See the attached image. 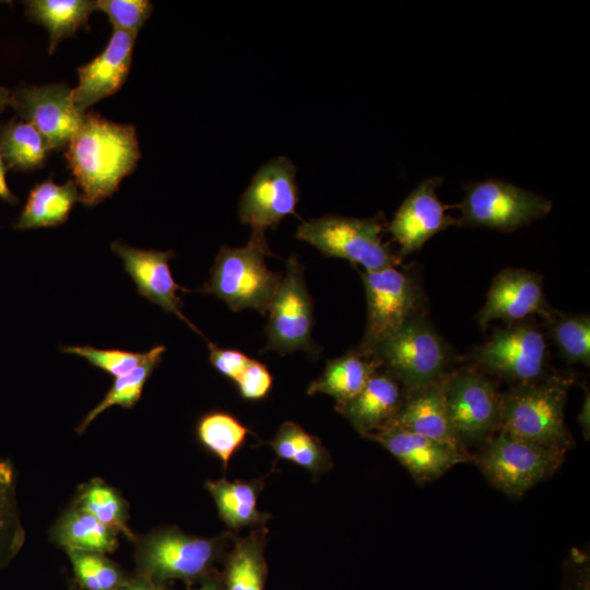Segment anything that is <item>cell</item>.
<instances>
[{
  "label": "cell",
  "mask_w": 590,
  "mask_h": 590,
  "mask_svg": "<svg viewBox=\"0 0 590 590\" xmlns=\"http://www.w3.org/2000/svg\"><path fill=\"white\" fill-rule=\"evenodd\" d=\"M64 157L80 190V201L95 206L110 197L141 157L135 128L86 111Z\"/></svg>",
  "instance_id": "cell-1"
},
{
  "label": "cell",
  "mask_w": 590,
  "mask_h": 590,
  "mask_svg": "<svg viewBox=\"0 0 590 590\" xmlns=\"http://www.w3.org/2000/svg\"><path fill=\"white\" fill-rule=\"evenodd\" d=\"M233 538L232 533L201 538L176 527L135 535L132 542L137 574L163 582L201 581L214 571V564L223 557Z\"/></svg>",
  "instance_id": "cell-2"
},
{
  "label": "cell",
  "mask_w": 590,
  "mask_h": 590,
  "mask_svg": "<svg viewBox=\"0 0 590 590\" xmlns=\"http://www.w3.org/2000/svg\"><path fill=\"white\" fill-rule=\"evenodd\" d=\"M571 380L553 376L524 382L500 394V428L511 436L545 447L567 450L573 445L564 422Z\"/></svg>",
  "instance_id": "cell-3"
},
{
  "label": "cell",
  "mask_w": 590,
  "mask_h": 590,
  "mask_svg": "<svg viewBox=\"0 0 590 590\" xmlns=\"http://www.w3.org/2000/svg\"><path fill=\"white\" fill-rule=\"evenodd\" d=\"M269 255L267 241L251 238L245 247L223 246L200 292L216 296L234 311L267 314L282 278L267 267L264 258Z\"/></svg>",
  "instance_id": "cell-4"
},
{
  "label": "cell",
  "mask_w": 590,
  "mask_h": 590,
  "mask_svg": "<svg viewBox=\"0 0 590 590\" xmlns=\"http://www.w3.org/2000/svg\"><path fill=\"white\" fill-rule=\"evenodd\" d=\"M371 356L411 392L440 380L450 357L441 337L418 312L380 341Z\"/></svg>",
  "instance_id": "cell-5"
},
{
  "label": "cell",
  "mask_w": 590,
  "mask_h": 590,
  "mask_svg": "<svg viewBox=\"0 0 590 590\" xmlns=\"http://www.w3.org/2000/svg\"><path fill=\"white\" fill-rule=\"evenodd\" d=\"M565 452L500 430L488 440L476 463L494 487L506 495L520 497L552 475L562 464Z\"/></svg>",
  "instance_id": "cell-6"
},
{
  "label": "cell",
  "mask_w": 590,
  "mask_h": 590,
  "mask_svg": "<svg viewBox=\"0 0 590 590\" xmlns=\"http://www.w3.org/2000/svg\"><path fill=\"white\" fill-rule=\"evenodd\" d=\"M381 231V222L377 217L324 215L303 222L296 231V238L324 256L347 260L364 271H376L397 263L382 243Z\"/></svg>",
  "instance_id": "cell-7"
},
{
  "label": "cell",
  "mask_w": 590,
  "mask_h": 590,
  "mask_svg": "<svg viewBox=\"0 0 590 590\" xmlns=\"http://www.w3.org/2000/svg\"><path fill=\"white\" fill-rule=\"evenodd\" d=\"M459 209L462 225L511 232L545 216L552 202L510 182L487 179L465 187Z\"/></svg>",
  "instance_id": "cell-8"
},
{
  "label": "cell",
  "mask_w": 590,
  "mask_h": 590,
  "mask_svg": "<svg viewBox=\"0 0 590 590\" xmlns=\"http://www.w3.org/2000/svg\"><path fill=\"white\" fill-rule=\"evenodd\" d=\"M264 351L282 355L296 351L315 354L314 306L304 269L296 257L287 259L285 273L268 308Z\"/></svg>",
  "instance_id": "cell-9"
},
{
  "label": "cell",
  "mask_w": 590,
  "mask_h": 590,
  "mask_svg": "<svg viewBox=\"0 0 590 590\" xmlns=\"http://www.w3.org/2000/svg\"><path fill=\"white\" fill-rule=\"evenodd\" d=\"M299 190L296 167L286 156L263 164L251 178L238 204V216L250 226L251 239L267 241L266 232L296 213Z\"/></svg>",
  "instance_id": "cell-10"
},
{
  "label": "cell",
  "mask_w": 590,
  "mask_h": 590,
  "mask_svg": "<svg viewBox=\"0 0 590 590\" xmlns=\"http://www.w3.org/2000/svg\"><path fill=\"white\" fill-rule=\"evenodd\" d=\"M359 274L366 293L367 321L358 349L371 356L380 341L417 312V291L410 275L396 266Z\"/></svg>",
  "instance_id": "cell-11"
},
{
  "label": "cell",
  "mask_w": 590,
  "mask_h": 590,
  "mask_svg": "<svg viewBox=\"0 0 590 590\" xmlns=\"http://www.w3.org/2000/svg\"><path fill=\"white\" fill-rule=\"evenodd\" d=\"M444 393L451 428L459 442H477L500 427V394L474 370L444 378Z\"/></svg>",
  "instance_id": "cell-12"
},
{
  "label": "cell",
  "mask_w": 590,
  "mask_h": 590,
  "mask_svg": "<svg viewBox=\"0 0 590 590\" xmlns=\"http://www.w3.org/2000/svg\"><path fill=\"white\" fill-rule=\"evenodd\" d=\"M477 363L502 377L520 384L538 381L547 362L543 332L531 321H520L494 331L475 354Z\"/></svg>",
  "instance_id": "cell-13"
},
{
  "label": "cell",
  "mask_w": 590,
  "mask_h": 590,
  "mask_svg": "<svg viewBox=\"0 0 590 590\" xmlns=\"http://www.w3.org/2000/svg\"><path fill=\"white\" fill-rule=\"evenodd\" d=\"M10 106L40 133L50 151L67 148L86 113L78 110L71 88L62 83L22 84L11 92Z\"/></svg>",
  "instance_id": "cell-14"
},
{
  "label": "cell",
  "mask_w": 590,
  "mask_h": 590,
  "mask_svg": "<svg viewBox=\"0 0 590 590\" xmlns=\"http://www.w3.org/2000/svg\"><path fill=\"white\" fill-rule=\"evenodd\" d=\"M110 248L121 258L123 269L133 281L140 296L157 305L165 312L174 314L201 334L181 311L182 302L178 291L187 292V290L173 278L169 261L174 257V251L140 249L118 240L113 241Z\"/></svg>",
  "instance_id": "cell-15"
},
{
  "label": "cell",
  "mask_w": 590,
  "mask_h": 590,
  "mask_svg": "<svg viewBox=\"0 0 590 590\" xmlns=\"http://www.w3.org/2000/svg\"><path fill=\"white\" fill-rule=\"evenodd\" d=\"M543 278L523 269H504L493 280L486 302L477 315L482 330L499 319L514 324L534 314L548 316Z\"/></svg>",
  "instance_id": "cell-16"
},
{
  "label": "cell",
  "mask_w": 590,
  "mask_h": 590,
  "mask_svg": "<svg viewBox=\"0 0 590 590\" xmlns=\"http://www.w3.org/2000/svg\"><path fill=\"white\" fill-rule=\"evenodd\" d=\"M367 437L386 448L420 483L437 479L468 459L461 448L394 425H387Z\"/></svg>",
  "instance_id": "cell-17"
},
{
  "label": "cell",
  "mask_w": 590,
  "mask_h": 590,
  "mask_svg": "<svg viewBox=\"0 0 590 590\" xmlns=\"http://www.w3.org/2000/svg\"><path fill=\"white\" fill-rule=\"evenodd\" d=\"M441 182V177L423 180L396 212L389 232L402 255L420 250L429 238L456 223L436 194Z\"/></svg>",
  "instance_id": "cell-18"
},
{
  "label": "cell",
  "mask_w": 590,
  "mask_h": 590,
  "mask_svg": "<svg viewBox=\"0 0 590 590\" xmlns=\"http://www.w3.org/2000/svg\"><path fill=\"white\" fill-rule=\"evenodd\" d=\"M135 38L137 34L114 30L102 54L78 68L79 84L71 90L78 110L85 113L121 88L131 68Z\"/></svg>",
  "instance_id": "cell-19"
},
{
  "label": "cell",
  "mask_w": 590,
  "mask_h": 590,
  "mask_svg": "<svg viewBox=\"0 0 590 590\" xmlns=\"http://www.w3.org/2000/svg\"><path fill=\"white\" fill-rule=\"evenodd\" d=\"M403 403L400 382L389 373L376 370L363 390L337 410L363 436L388 425Z\"/></svg>",
  "instance_id": "cell-20"
},
{
  "label": "cell",
  "mask_w": 590,
  "mask_h": 590,
  "mask_svg": "<svg viewBox=\"0 0 590 590\" xmlns=\"http://www.w3.org/2000/svg\"><path fill=\"white\" fill-rule=\"evenodd\" d=\"M388 425L463 449L450 425L442 378L411 392Z\"/></svg>",
  "instance_id": "cell-21"
},
{
  "label": "cell",
  "mask_w": 590,
  "mask_h": 590,
  "mask_svg": "<svg viewBox=\"0 0 590 590\" xmlns=\"http://www.w3.org/2000/svg\"><path fill=\"white\" fill-rule=\"evenodd\" d=\"M80 190L73 179L58 185L51 178L36 184L28 192L20 216L13 223L19 231L55 227L68 221Z\"/></svg>",
  "instance_id": "cell-22"
},
{
  "label": "cell",
  "mask_w": 590,
  "mask_h": 590,
  "mask_svg": "<svg viewBox=\"0 0 590 590\" xmlns=\"http://www.w3.org/2000/svg\"><path fill=\"white\" fill-rule=\"evenodd\" d=\"M263 487L261 479L252 481H206L205 488L212 496L222 521L232 530L264 526L270 516L261 512L258 497Z\"/></svg>",
  "instance_id": "cell-23"
},
{
  "label": "cell",
  "mask_w": 590,
  "mask_h": 590,
  "mask_svg": "<svg viewBox=\"0 0 590 590\" xmlns=\"http://www.w3.org/2000/svg\"><path fill=\"white\" fill-rule=\"evenodd\" d=\"M266 526L253 528L246 536L235 538L226 554L223 590H264L268 567L264 557Z\"/></svg>",
  "instance_id": "cell-24"
},
{
  "label": "cell",
  "mask_w": 590,
  "mask_h": 590,
  "mask_svg": "<svg viewBox=\"0 0 590 590\" xmlns=\"http://www.w3.org/2000/svg\"><path fill=\"white\" fill-rule=\"evenodd\" d=\"M115 530L72 503L50 529V539L66 552L82 551L107 554L118 546Z\"/></svg>",
  "instance_id": "cell-25"
},
{
  "label": "cell",
  "mask_w": 590,
  "mask_h": 590,
  "mask_svg": "<svg viewBox=\"0 0 590 590\" xmlns=\"http://www.w3.org/2000/svg\"><path fill=\"white\" fill-rule=\"evenodd\" d=\"M379 367L378 362L359 349L329 361L322 374L307 389L312 396L322 393L332 397L338 404L356 397Z\"/></svg>",
  "instance_id": "cell-26"
},
{
  "label": "cell",
  "mask_w": 590,
  "mask_h": 590,
  "mask_svg": "<svg viewBox=\"0 0 590 590\" xmlns=\"http://www.w3.org/2000/svg\"><path fill=\"white\" fill-rule=\"evenodd\" d=\"M24 4L26 15L47 28L49 54L62 38L74 35L79 28H88V16L95 10V1L90 0H30Z\"/></svg>",
  "instance_id": "cell-27"
},
{
  "label": "cell",
  "mask_w": 590,
  "mask_h": 590,
  "mask_svg": "<svg viewBox=\"0 0 590 590\" xmlns=\"http://www.w3.org/2000/svg\"><path fill=\"white\" fill-rule=\"evenodd\" d=\"M49 152L45 139L28 122L12 119L0 125V154L8 169L32 172L40 168Z\"/></svg>",
  "instance_id": "cell-28"
},
{
  "label": "cell",
  "mask_w": 590,
  "mask_h": 590,
  "mask_svg": "<svg viewBox=\"0 0 590 590\" xmlns=\"http://www.w3.org/2000/svg\"><path fill=\"white\" fill-rule=\"evenodd\" d=\"M166 347L156 345L148 351V357L130 373L115 378L102 401L94 406L75 427L79 435L84 434L88 425L104 411L118 405L132 409L141 399L144 386L155 367L162 362Z\"/></svg>",
  "instance_id": "cell-29"
},
{
  "label": "cell",
  "mask_w": 590,
  "mask_h": 590,
  "mask_svg": "<svg viewBox=\"0 0 590 590\" xmlns=\"http://www.w3.org/2000/svg\"><path fill=\"white\" fill-rule=\"evenodd\" d=\"M106 527L122 533L130 541L135 534L128 526V503L115 487L106 484L102 479H93L83 484L73 500Z\"/></svg>",
  "instance_id": "cell-30"
},
{
  "label": "cell",
  "mask_w": 590,
  "mask_h": 590,
  "mask_svg": "<svg viewBox=\"0 0 590 590\" xmlns=\"http://www.w3.org/2000/svg\"><path fill=\"white\" fill-rule=\"evenodd\" d=\"M25 530L16 496V475L9 459L0 460V570L21 551Z\"/></svg>",
  "instance_id": "cell-31"
},
{
  "label": "cell",
  "mask_w": 590,
  "mask_h": 590,
  "mask_svg": "<svg viewBox=\"0 0 590 590\" xmlns=\"http://www.w3.org/2000/svg\"><path fill=\"white\" fill-rule=\"evenodd\" d=\"M276 456L293 462L312 474L331 468L329 452L320 440L294 422H284L269 442Z\"/></svg>",
  "instance_id": "cell-32"
},
{
  "label": "cell",
  "mask_w": 590,
  "mask_h": 590,
  "mask_svg": "<svg viewBox=\"0 0 590 590\" xmlns=\"http://www.w3.org/2000/svg\"><path fill=\"white\" fill-rule=\"evenodd\" d=\"M196 433L202 446L216 456L226 470L233 455L244 445L249 429L232 414L213 411L199 418Z\"/></svg>",
  "instance_id": "cell-33"
},
{
  "label": "cell",
  "mask_w": 590,
  "mask_h": 590,
  "mask_svg": "<svg viewBox=\"0 0 590 590\" xmlns=\"http://www.w3.org/2000/svg\"><path fill=\"white\" fill-rule=\"evenodd\" d=\"M548 317L551 338L562 356L569 363L590 365V318L589 315L556 311Z\"/></svg>",
  "instance_id": "cell-34"
},
{
  "label": "cell",
  "mask_w": 590,
  "mask_h": 590,
  "mask_svg": "<svg viewBox=\"0 0 590 590\" xmlns=\"http://www.w3.org/2000/svg\"><path fill=\"white\" fill-rule=\"evenodd\" d=\"M69 556L76 582L84 590H119L129 578L105 554L70 551Z\"/></svg>",
  "instance_id": "cell-35"
},
{
  "label": "cell",
  "mask_w": 590,
  "mask_h": 590,
  "mask_svg": "<svg viewBox=\"0 0 590 590\" xmlns=\"http://www.w3.org/2000/svg\"><path fill=\"white\" fill-rule=\"evenodd\" d=\"M60 351L86 359L90 365L117 378L138 367L148 357V352H131L119 349H96L91 345L60 346Z\"/></svg>",
  "instance_id": "cell-36"
},
{
  "label": "cell",
  "mask_w": 590,
  "mask_h": 590,
  "mask_svg": "<svg viewBox=\"0 0 590 590\" xmlns=\"http://www.w3.org/2000/svg\"><path fill=\"white\" fill-rule=\"evenodd\" d=\"M95 10L104 12L114 30L137 34L153 12L148 0H98Z\"/></svg>",
  "instance_id": "cell-37"
},
{
  "label": "cell",
  "mask_w": 590,
  "mask_h": 590,
  "mask_svg": "<svg viewBox=\"0 0 590 590\" xmlns=\"http://www.w3.org/2000/svg\"><path fill=\"white\" fill-rule=\"evenodd\" d=\"M238 392L245 400H261L270 392L273 378L268 367L259 361L249 364L235 380Z\"/></svg>",
  "instance_id": "cell-38"
},
{
  "label": "cell",
  "mask_w": 590,
  "mask_h": 590,
  "mask_svg": "<svg viewBox=\"0 0 590 590\" xmlns=\"http://www.w3.org/2000/svg\"><path fill=\"white\" fill-rule=\"evenodd\" d=\"M209 359L214 369L224 377L236 380L250 362L245 353L233 350L222 349L219 345L208 341Z\"/></svg>",
  "instance_id": "cell-39"
},
{
  "label": "cell",
  "mask_w": 590,
  "mask_h": 590,
  "mask_svg": "<svg viewBox=\"0 0 590 590\" xmlns=\"http://www.w3.org/2000/svg\"><path fill=\"white\" fill-rule=\"evenodd\" d=\"M119 590H167V588L166 582L137 574L135 577L129 578Z\"/></svg>",
  "instance_id": "cell-40"
},
{
  "label": "cell",
  "mask_w": 590,
  "mask_h": 590,
  "mask_svg": "<svg viewBox=\"0 0 590 590\" xmlns=\"http://www.w3.org/2000/svg\"><path fill=\"white\" fill-rule=\"evenodd\" d=\"M7 170H8L7 165L0 154V199L10 204H16L19 202V198L11 192L7 184V180H5Z\"/></svg>",
  "instance_id": "cell-41"
},
{
  "label": "cell",
  "mask_w": 590,
  "mask_h": 590,
  "mask_svg": "<svg viewBox=\"0 0 590 590\" xmlns=\"http://www.w3.org/2000/svg\"><path fill=\"white\" fill-rule=\"evenodd\" d=\"M578 422L580 424L583 437L588 439L590 435V396L588 389L578 414Z\"/></svg>",
  "instance_id": "cell-42"
},
{
  "label": "cell",
  "mask_w": 590,
  "mask_h": 590,
  "mask_svg": "<svg viewBox=\"0 0 590 590\" xmlns=\"http://www.w3.org/2000/svg\"><path fill=\"white\" fill-rule=\"evenodd\" d=\"M189 590H223L222 578L214 570L200 581V586L198 588Z\"/></svg>",
  "instance_id": "cell-43"
},
{
  "label": "cell",
  "mask_w": 590,
  "mask_h": 590,
  "mask_svg": "<svg viewBox=\"0 0 590 590\" xmlns=\"http://www.w3.org/2000/svg\"><path fill=\"white\" fill-rule=\"evenodd\" d=\"M10 98H11V92L0 86V115L5 110L8 106H10Z\"/></svg>",
  "instance_id": "cell-44"
},
{
  "label": "cell",
  "mask_w": 590,
  "mask_h": 590,
  "mask_svg": "<svg viewBox=\"0 0 590 590\" xmlns=\"http://www.w3.org/2000/svg\"><path fill=\"white\" fill-rule=\"evenodd\" d=\"M1 2H2V1H0V3H1Z\"/></svg>",
  "instance_id": "cell-45"
}]
</instances>
